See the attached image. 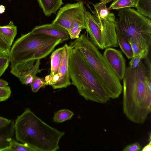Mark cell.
Returning <instances> with one entry per match:
<instances>
[{
  "instance_id": "6da1fadb",
  "label": "cell",
  "mask_w": 151,
  "mask_h": 151,
  "mask_svg": "<svg viewBox=\"0 0 151 151\" xmlns=\"http://www.w3.org/2000/svg\"><path fill=\"white\" fill-rule=\"evenodd\" d=\"M63 42L61 39L32 31L22 35L14 42L9 53L10 73L19 79L37 60L47 57Z\"/></svg>"
},
{
  "instance_id": "7a4b0ae2",
  "label": "cell",
  "mask_w": 151,
  "mask_h": 151,
  "mask_svg": "<svg viewBox=\"0 0 151 151\" xmlns=\"http://www.w3.org/2000/svg\"><path fill=\"white\" fill-rule=\"evenodd\" d=\"M147 76L146 67L141 61L135 69L126 68L122 79L123 111L136 124L144 123L151 111V90L144 82Z\"/></svg>"
},
{
  "instance_id": "3957f363",
  "label": "cell",
  "mask_w": 151,
  "mask_h": 151,
  "mask_svg": "<svg viewBox=\"0 0 151 151\" xmlns=\"http://www.w3.org/2000/svg\"><path fill=\"white\" fill-rule=\"evenodd\" d=\"M16 140L26 144L36 151H56L59 142L65 135L49 125L27 108L14 122Z\"/></svg>"
},
{
  "instance_id": "277c9868",
  "label": "cell",
  "mask_w": 151,
  "mask_h": 151,
  "mask_svg": "<svg viewBox=\"0 0 151 151\" xmlns=\"http://www.w3.org/2000/svg\"><path fill=\"white\" fill-rule=\"evenodd\" d=\"M78 50L87 65L104 88L110 99L118 98L122 91L120 80L103 54L85 34L70 43Z\"/></svg>"
},
{
  "instance_id": "5b68a950",
  "label": "cell",
  "mask_w": 151,
  "mask_h": 151,
  "mask_svg": "<svg viewBox=\"0 0 151 151\" xmlns=\"http://www.w3.org/2000/svg\"><path fill=\"white\" fill-rule=\"evenodd\" d=\"M69 70L71 84L76 87L80 95L86 100L101 104L110 100L107 92L89 68L80 52L71 46Z\"/></svg>"
},
{
  "instance_id": "8992f818",
  "label": "cell",
  "mask_w": 151,
  "mask_h": 151,
  "mask_svg": "<svg viewBox=\"0 0 151 151\" xmlns=\"http://www.w3.org/2000/svg\"><path fill=\"white\" fill-rule=\"evenodd\" d=\"M118 10V17L115 21L116 32L129 42L136 41L145 49H150L151 44L150 20L130 7Z\"/></svg>"
},
{
  "instance_id": "52a82bcc",
  "label": "cell",
  "mask_w": 151,
  "mask_h": 151,
  "mask_svg": "<svg viewBox=\"0 0 151 151\" xmlns=\"http://www.w3.org/2000/svg\"><path fill=\"white\" fill-rule=\"evenodd\" d=\"M85 8L82 1L67 4L60 8L51 23L61 26L68 31L73 23L84 14Z\"/></svg>"
},
{
  "instance_id": "ba28073f",
  "label": "cell",
  "mask_w": 151,
  "mask_h": 151,
  "mask_svg": "<svg viewBox=\"0 0 151 151\" xmlns=\"http://www.w3.org/2000/svg\"><path fill=\"white\" fill-rule=\"evenodd\" d=\"M64 49L62 60L58 74L50 78L49 84L54 89L66 88L71 84L70 81L69 62L70 46L65 44Z\"/></svg>"
},
{
  "instance_id": "9c48e42d",
  "label": "cell",
  "mask_w": 151,
  "mask_h": 151,
  "mask_svg": "<svg viewBox=\"0 0 151 151\" xmlns=\"http://www.w3.org/2000/svg\"><path fill=\"white\" fill-rule=\"evenodd\" d=\"M103 55L119 79L122 80L125 74L126 67L125 60L121 52L109 47L106 48Z\"/></svg>"
},
{
  "instance_id": "30bf717a",
  "label": "cell",
  "mask_w": 151,
  "mask_h": 151,
  "mask_svg": "<svg viewBox=\"0 0 151 151\" xmlns=\"http://www.w3.org/2000/svg\"><path fill=\"white\" fill-rule=\"evenodd\" d=\"M86 29L90 39L98 48H105L104 43L100 25L95 17L88 11L85 10Z\"/></svg>"
},
{
  "instance_id": "8fae6325",
  "label": "cell",
  "mask_w": 151,
  "mask_h": 151,
  "mask_svg": "<svg viewBox=\"0 0 151 151\" xmlns=\"http://www.w3.org/2000/svg\"><path fill=\"white\" fill-rule=\"evenodd\" d=\"M31 31L34 33L58 38L61 39L63 41L69 38L67 30L61 26L52 23L36 26Z\"/></svg>"
},
{
  "instance_id": "7c38bea8",
  "label": "cell",
  "mask_w": 151,
  "mask_h": 151,
  "mask_svg": "<svg viewBox=\"0 0 151 151\" xmlns=\"http://www.w3.org/2000/svg\"><path fill=\"white\" fill-rule=\"evenodd\" d=\"M14 121L0 127V151H6L14 135Z\"/></svg>"
},
{
  "instance_id": "4fadbf2b",
  "label": "cell",
  "mask_w": 151,
  "mask_h": 151,
  "mask_svg": "<svg viewBox=\"0 0 151 151\" xmlns=\"http://www.w3.org/2000/svg\"><path fill=\"white\" fill-rule=\"evenodd\" d=\"M17 33V27L12 21L5 26H0V37L11 47Z\"/></svg>"
},
{
  "instance_id": "5bb4252c",
  "label": "cell",
  "mask_w": 151,
  "mask_h": 151,
  "mask_svg": "<svg viewBox=\"0 0 151 151\" xmlns=\"http://www.w3.org/2000/svg\"><path fill=\"white\" fill-rule=\"evenodd\" d=\"M45 16L49 17L55 14L63 4V0H37Z\"/></svg>"
},
{
  "instance_id": "9a60e30c",
  "label": "cell",
  "mask_w": 151,
  "mask_h": 151,
  "mask_svg": "<svg viewBox=\"0 0 151 151\" xmlns=\"http://www.w3.org/2000/svg\"><path fill=\"white\" fill-rule=\"evenodd\" d=\"M63 49V46L56 49L52 53L50 57V73L45 78H51L58 74L62 60Z\"/></svg>"
},
{
  "instance_id": "2e32d148",
  "label": "cell",
  "mask_w": 151,
  "mask_h": 151,
  "mask_svg": "<svg viewBox=\"0 0 151 151\" xmlns=\"http://www.w3.org/2000/svg\"><path fill=\"white\" fill-rule=\"evenodd\" d=\"M95 9V14L97 18L102 20L115 22L116 18L114 14L111 12L106 4H101L98 3L92 4Z\"/></svg>"
},
{
  "instance_id": "e0dca14e",
  "label": "cell",
  "mask_w": 151,
  "mask_h": 151,
  "mask_svg": "<svg viewBox=\"0 0 151 151\" xmlns=\"http://www.w3.org/2000/svg\"><path fill=\"white\" fill-rule=\"evenodd\" d=\"M86 29L85 13L81 16L72 24L68 31L69 37L71 39L78 38L81 31Z\"/></svg>"
},
{
  "instance_id": "ac0fdd59",
  "label": "cell",
  "mask_w": 151,
  "mask_h": 151,
  "mask_svg": "<svg viewBox=\"0 0 151 151\" xmlns=\"http://www.w3.org/2000/svg\"><path fill=\"white\" fill-rule=\"evenodd\" d=\"M40 60H37L32 67L24 73L19 79L22 84H30L36 74L41 73L42 70L39 68L41 63Z\"/></svg>"
},
{
  "instance_id": "d6986e66",
  "label": "cell",
  "mask_w": 151,
  "mask_h": 151,
  "mask_svg": "<svg viewBox=\"0 0 151 151\" xmlns=\"http://www.w3.org/2000/svg\"><path fill=\"white\" fill-rule=\"evenodd\" d=\"M116 32L118 44L122 51L128 59H131L133 55L130 42L120 34Z\"/></svg>"
},
{
  "instance_id": "ffe728a7",
  "label": "cell",
  "mask_w": 151,
  "mask_h": 151,
  "mask_svg": "<svg viewBox=\"0 0 151 151\" xmlns=\"http://www.w3.org/2000/svg\"><path fill=\"white\" fill-rule=\"evenodd\" d=\"M74 115L73 112L68 109H62L56 112L54 114L53 121L57 123H62L70 119Z\"/></svg>"
},
{
  "instance_id": "44dd1931",
  "label": "cell",
  "mask_w": 151,
  "mask_h": 151,
  "mask_svg": "<svg viewBox=\"0 0 151 151\" xmlns=\"http://www.w3.org/2000/svg\"><path fill=\"white\" fill-rule=\"evenodd\" d=\"M6 151H36L28 145L20 143L14 138L11 141L10 146Z\"/></svg>"
},
{
  "instance_id": "7402d4cb",
  "label": "cell",
  "mask_w": 151,
  "mask_h": 151,
  "mask_svg": "<svg viewBox=\"0 0 151 151\" xmlns=\"http://www.w3.org/2000/svg\"><path fill=\"white\" fill-rule=\"evenodd\" d=\"M135 7V4L132 0H115L109 9V10H119L124 8Z\"/></svg>"
},
{
  "instance_id": "603a6c76",
  "label": "cell",
  "mask_w": 151,
  "mask_h": 151,
  "mask_svg": "<svg viewBox=\"0 0 151 151\" xmlns=\"http://www.w3.org/2000/svg\"><path fill=\"white\" fill-rule=\"evenodd\" d=\"M150 49L144 50L138 55L133 56L129 63V67L132 69L136 68L138 66L141 60L145 59L148 55Z\"/></svg>"
},
{
  "instance_id": "cb8c5ba5",
  "label": "cell",
  "mask_w": 151,
  "mask_h": 151,
  "mask_svg": "<svg viewBox=\"0 0 151 151\" xmlns=\"http://www.w3.org/2000/svg\"><path fill=\"white\" fill-rule=\"evenodd\" d=\"M30 85L32 91L34 93L37 92L41 88L44 87L46 86L44 80L36 76L34 78Z\"/></svg>"
},
{
  "instance_id": "d4e9b609",
  "label": "cell",
  "mask_w": 151,
  "mask_h": 151,
  "mask_svg": "<svg viewBox=\"0 0 151 151\" xmlns=\"http://www.w3.org/2000/svg\"><path fill=\"white\" fill-rule=\"evenodd\" d=\"M10 63L9 53L0 57V77L5 72Z\"/></svg>"
},
{
  "instance_id": "484cf974",
  "label": "cell",
  "mask_w": 151,
  "mask_h": 151,
  "mask_svg": "<svg viewBox=\"0 0 151 151\" xmlns=\"http://www.w3.org/2000/svg\"><path fill=\"white\" fill-rule=\"evenodd\" d=\"M12 91L8 86L0 88V102L7 100L11 96Z\"/></svg>"
},
{
  "instance_id": "4316f807",
  "label": "cell",
  "mask_w": 151,
  "mask_h": 151,
  "mask_svg": "<svg viewBox=\"0 0 151 151\" xmlns=\"http://www.w3.org/2000/svg\"><path fill=\"white\" fill-rule=\"evenodd\" d=\"M132 50L133 56L137 55L144 50L150 49H145L139 43L134 40L129 41Z\"/></svg>"
},
{
  "instance_id": "83f0119b",
  "label": "cell",
  "mask_w": 151,
  "mask_h": 151,
  "mask_svg": "<svg viewBox=\"0 0 151 151\" xmlns=\"http://www.w3.org/2000/svg\"><path fill=\"white\" fill-rule=\"evenodd\" d=\"M141 146L138 142L129 145L125 147L123 151H139L141 150Z\"/></svg>"
},
{
  "instance_id": "f1b7e54d",
  "label": "cell",
  "mask_w": 151,
  "mask_h": 151,
  "mask_svg": "<svg viewBox=\"0 0 151 151\" xmlns=\"http://www.w3.org/2000/svg\"><path fill=\"white\" fill-rule=\"evenodd\" d=\"M134 2L135 8L137 9L144 7L151 1V0H132Z\"/></svg>"
},
{
  "instance_id": "f546056e",
  "label": "cell",
  "mask_w": 151,
  "mask_h": 151,
  "mask_svg": "<svg viewBox=\"0 0 151 151\" xmlns=\"http://www.w3.org/2000/svg\"><path fill=\"white\" fill-rule=\"evenodd\" d=\"M145 59V63L146 65V68L147 70L149 78L151 79V66L150 58L148 55Z\"/></svg>"
},
{
  "instance_id": "4dcf8cb0",
  "label": "cell",
  "mask_w": 151,
  "mask_h": 151,
  "mask_svg": "<svg viewBox=\"0 0 151 151\" xmlns=\"http://www.w3.org/2000/svg\"><path fill=\"white\" fill-rule=\"evenodd\" d=\"M11 47L6 44L0 37V50L9 53Z\"/></svg>"
},
{
  "instance_id": "1f68e13d",
  "label": "cell",
  "mask_w": 151,
  "mask_h": 151,
  "mask_svg": "<svg viewBox=\"0 0 151 151\" xmlns=\"http://www.w3.org/2000/svg\"><path fill=\"white\" fill-rule=\"evenodd\" d=\"M11 120V119L0 116V127L8 124Z\"/></svg>"
},
{
  "instance_id": "d6a6232c",
  "label": "cell",
  "mask_w": 151,
  "mask_h": 151,
  "mask_svg": "<svg viewBox=\"0 0 151 151\" xmlns=\"http://www.w3.org/2000/svg\"><path fill=\"white\" fill-rule=\"evenodd\" d=\"M149 142L141 150L142 151H151V135H150Z\"/></svg>"
},
{
  "instance_id": "836d02e7",
  "label": "cell",
  "mask_w": 151,
  "mask_h": 151,
  "mask_svg": "<svg viewBox=\"0 0 151 151\" xmlns=\"http://www.w3.org/2000/svg\"><path fill=\"white\" fill-rule=\"evenodd\" d=\"M144 82L147 87L151 90V79L147 76L144 78Z\"/></svg>"
},
{
  "instance_id": "e575fe53",
  "label": "cell",
  "mask_w": 151,
  "mask_h": 151,
  "mask_svg": "<svg viewBox=\"0 0 151 151\" xmlns=\"http://www.w3.org/2000/svg\"><path fill=\"white\" fill-rule=\"evenodd\" d=\"M8 83L6 81L0 79V88L8 86Z\"/></svg>"
},
{
  "instance_id": "d590c367",
  "label": "cell",
  "mask_w": 151,
  "mask_h": 151,
  "mask_svg": "<svg viewBox=\"0 0 151 151\" xmlns=\"http://www.w3.org/2000/svg\"><path fill=\"white\" fill-rule=\"evenodd\" d=\"M115 0H101L98 3L101 4H106L112 1H114Z\"/></svg>"
},
{
  "instance_id": "8d00e7d4",
  "label": "cell",
  "mask_w": 151,
  "mask_h": 151,
  "mask_svg": "<svg viewBox=\"0 0 151 151\" xmlns=\"http://www.w3.org/2000/svg\"><path fill=\"white\" fill-rule=\"evenodd\" d=\"M5 10V7L2 5H0V14H2L4 13Z\"/></svg>"
},
{
  "instance_id": "74e56055",
  "label": "cell",
  "mask_w": 151,
  "mask_h": 151,
  "mask_svg": "<svg viewBox=\"0 0 151 151\" xmlns=\"http://www.w3.org/2000/svg\"><path fill=\"white\" fill-rule=\"evenodd\" d=\"M8 53L0 50V57Z\"/></svg>"
},
{
  "instance_id": "f35d334b",
  "label": "cell",
  "mask_w": 151,
  "mask_h": 151,
  "mask_svg": "<svg viewBox=\"0 0 151 151\" xmlns=\"http://www.w3.org/2000/svg\"><path fill=\"white\" fill-rule=\"evenodd\" d=\"M75 0V1H79L80 0Z\"/></svg>"
}]
</instances>
